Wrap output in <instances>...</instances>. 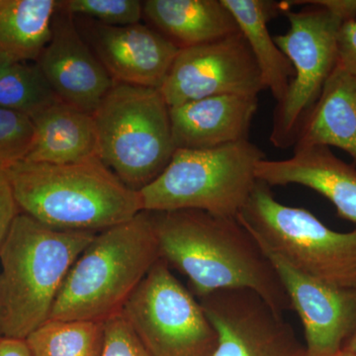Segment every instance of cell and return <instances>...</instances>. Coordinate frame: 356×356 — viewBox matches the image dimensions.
<instances>
[{"label": "cell", "mask_w": 356, "mask_h": 356, "mask_svg": "<svg viewBox=\"0 0 356 356\" xmlns=\"http://www.w3.org/2000/svg\"><path fill=\"white\" fill-rule=\"evenodd\" d=\"M325 356H355V355H353V353H351L350 351L344 350V348H343V350L337 351V353H332V355H325Z\"/></svg>", "instance_id": "obj_33"}, {"label": "cell", "mask_w": 356, "mask_h": 356, "mask_svg": "<svg viewBox=\"0 0 356 356\" xmlns=\"http://www.w3.org/2000/svg\"><path fill=\"white\" fill-rule=\"evenodd\" d=\"M37 65L58 100L92 114L115 81L77 28L76 19L58 7L50 41Z\"/></svg>", "instance_id": "obj_13"}, {"label": "cell", "mask_w": 356, "mask_h": 356, "mask_svg": "<svg viewBox=\"0 0 356 356\" xmlns=\"http://www.w3.org/2000/svg\"><path fill=\"white\" fill-rule=\"evenodd\" d=\"M0 356H32L25 341L13 339H0Z\"/></svg>", "instance_id": "obj_30"}, {"label": "cell", "mask_w": 356, "mask_h": 356, "mask_svg": "<svg viewBox=\"0 0 356 356\" xmlns=\"http://www.w3.org/2000/svg\"><path fill=\"white\" fill-rule=\"evenodd\" d=\"M121 315L151 356H213L218 336L199 300L159 259Z\"/></svg>", "instance_id": "obj_9"}, {"label": "cell", "mask_w": 356, "mask_h": 356, "mask_svg": "<svg viewBox=\"0 0 356 356\" xmlns=\"http://www.w3.org/2000/svg\"><path fill=\"white\" fill-rule=\"evenodd\" d=\"M58 1L0 0V53L35 60L50 41Z\"/></svg>", "instance_id": "obj_21"}, {"label": "cell", "mask_w": 356, "mask_h": 356, "mask_svg": "<svg viewBox=\"0 0 356 356\" xmlns=\"http://www.w3.org/2000/svg\"><path fill=\"white\" fill-rule=\"evenodd\" d=\"M14 63H17L15 58H13L11 56L7 55V54L0 53V76H1L3 72H6L10 65H13Z\"/></svg>", "instance_id": "obj_31"}, {"label": "cell", "mask_w": 356, "mask_h": 356, "mask_svg": "<svg viewBox=\"0 0 356 356\" xmlns=\"http://www.w3.org/2000/svg\"><path fill=\"white\" fill-rule=\"evenodd\" d=\"M168 106L216 95L259 96L261 72L242 33L180 49L159 89Z\"/></svg>", "instance_id": "obj_10"}, {"label": "cell", "mask_w": 356, "mask_h": 356, "mask_svg": "<svg viewBox=\"0 0 356 356\" xmlns=\"http://www.w3.org/2000/svg\"><path fill=\"white\" fill-rule=\"evenodd\" d=\"M161 259L151 214L96 234L70 268L49 320L104 323Z\"/></svg>", "instance_id": "obj_4"}, {"label": "cell", "mask_w": 356, "mask_h": 356, "mask_svg": "<svg viewBox=\"0 0 356 356\" xmlns=\"http://www.w3.org/2000/svg\"><path fill=\"white\" fill-rule=\"evenodd\" d=\"M337 65L356 79V20L346 21L341 25Z\"/></svg>", "instance_id": "obj_28"}, {"label": "cell", "mask_w": 356, "mask_h": 356, "mask_svg": "<svg viewBox=\"0 0 356 356\" xmlns=\"http://www.w3.org/2000/svg\"><path fill=\"white\" fill-rule=\"evenodd\" d=\"M60 102L36 63H14L0 76V108L32 119Z\"/></svg>", "instance_id": "obj_23"}, {"label": "cell", "mask_w": 356, "mask_h": 356, "mask_svg": "<svg viewBox=\"0 0 356 356\" xmlns=\"http://www.w3.org/2000/svg\"><path fill=\"white\" fill-rule=\"evenodd\" d=\"M288 6L306 4L299 11L285 9L289 22L274 42L291 63L294 76L282 102L274 111L269 140L277 149L294 147L307 117L315 107L339 60V35L344 20L314 1H285Z\"/></svg>", "instance_id": "obj_8"}, {"label": "cell", "mask_w": 356, "mask_h": 356, "mask_svg": "<svg viewBox=\"0 0 356 356\" xmlns=\"http://www.w3.org/2000/svg\"><path fill=\"white\" fill-rule=\"evenodd\" d=\"M34 125L25 115L0 108V163L10 166L23 161L31 145Z\"/></svg>", "instance_id": "obj_25"}, {"label": "cell", "mask_w": 356, "mask_h": 356, "mask_svg": "<svg viewBox=\"0 0 356 356\" xmlns=\"http://www.w3.org/2000/svg\"><path fill=\"white\" fill-rule=\"evenodd\" d=\"M356 165L337 158L330 147L295 149L292 158L261 159L255 177L269 187L298 184L324 196L341 219L356 225Z\"/></svg>", "instance_id": "obj_15"}, {"label": "cell", "mask_w": 356, "mask_h": 356, "mask_svg": "<svg viewBox=\"0 0 356 356\" xmlns=\"http://www.w3.org/2000/svg\"><path fill=\"white\" fill-rule=\"evenodd\" d=\"M76 19V18H74ZM76 22L115 83L159 89L180 49L147 25L107 26Z\"/></svg>", "instance_id": "obj_14"}, {"label": "cell", "mask_w": 356, "mask_h": 356, "mask_svg": "<svg viewBox=\"0 0 356 356\" xmlns=\"http://www.w3.org/2000/svg\"><path fill=\"white\" fill-rule=\"evenodd\" d=\"M104 323L48 320L25 339L32 356H102Z\"/></svg>", "instance_id": "obj_22"}, {"label": "cell", "mask_w": 356, "mask_h": 356, "mask_svg": "<svg viewBox=\"0 0 356 356\" xmlns=\"http://www.w3.org/2000/svg\"><path fill=\"white\" fill-rule=\"evenodd\" d=\"M19 213L9 178L8 166L0 163V245Z\"/></svg>", "instance_id": "obj_27"}, {"label": "cell", "mask_w": 356, "mask_h": 356, "mask_svg": "<svg viewBox=\"0 0 356 356\" xmlns=\"http://www.w3.org/2000/svg\"><path fill=\"white\" fill-rule=\"evenodd\" d=\"M2 339V337H1V336H0V339Z\"/></svg>", "instance_id": "obj_34"}, {"label": "cell", "mask_w": 356, "mask_h": 356, "mask_svg": "<svg viewBox=\"0 0 356 356\" xmlns=\"http://www.w3.org/2000/svg\"><path fill=\"white\" fill-rule=\"evenodd\" d=\"M97 233L62 231L24 213L0 245V336L25 341L50 318L70 268Z\"/></svg>", "instance_id": "obj_3"}, {"label": "cell", "mask_w": 356, "mask_h": 356, "mask_svg": "<svg viewBox=\"0 0 356 356\" xmlns=\"http://www.w3.org/2000/svg\"><path fill=\"white\" fill-rule=\"evenodd\" d=\"M222 1L245 37L266 89H269L277 103L282 102L294 76V70L268 30L269 21L281 13V3L269 0Z\"/></svg>", "instance_id": "obj_20"}, {"label": "cell", "mask_w": 356, "mask_h": 356, "mask_svg": "<svg viewBox=\"0 0 356 356\" xmlns=\"http://www.w3.org/2000/svg\"><path fill=\"white\" fill-rule=\"evenodd\" d=\"M257 180L238 220L267 250L304 275L356 287V229L334 231L305 208L284 205Z\"/></svg>", "instance_id": "obj_7"}, {"label": "cell", "mask_w": 356, "mask_h": 356, "mask_svg": "<svg viewBox=\"0 0 356 356\" xmlns=\"http://www.w3.org/2000/svg\"><path fill=\"white\" fill-rule=\"evenodd\" d=\"M92 115L98 158L129 188L142 191L172 161L170 106L159 89L114 83Z\"/></svg>", "instance_id": "obj_5"}, {"label": "cell", "mask_w": 356, "mask_h": 356, "mask_svg": "<svg viewBox=\"0 0 356 356\" xmlns=\"http://www.w3.org/2000/svg\"><path fill=\"white\" fill-rule=\"evenodd\" d=\"M259 96L216 95L170 107L175 149H205L248 140Z\"/></svg>", "instance_id": "obj_16"}, {"label": "cell", "mask_w": 356, "mask_h": 356, "mask_svg": "<svg viewBox=\"0 0 356 356\" xmlns=\"http://www.w3.org/2000/svg\"><path fill=\"white\" fill-rule=\"evenodd\" d=\"M102 356H151L120 314L104 322Z\"/></svg>", "instance_id": "obj_26"}, {"label": "cell", "mask_w": 356, "mask_h": 356, "mask_svg": "<svg viewBox=\"0 0 356 356\" xmlns=\"http://www.w3.org/2000/svg\"><path fill=\"white\" fill-rule=\"evenodd\" d=\"M198 300L217 332L213 356H306L283 313L252 290H219Z\"/></svg>", "instance_id": "obj_11"}, {"label": "cell", "mask_w": 356, "mask_h": 356, "mask_svg": "<svg viewBox=\"0 0 356 356\" xmlns=\"http://www.w3.org/2000/svg\"><path fill=\"white\" fill-rule=\"evenodd\" d=\"M266 154L248 140L205 149H177L165 170L140 191L143 210H199L238 217Z\"/></svg>", "instance_id": "obj_6"}, {"label": "cell", "mask_w": 356, "mask_h": 356, "mask_svg": "<svg viewBox=\"0 0 356 356\" xmlns=\"http://www.w3.org/2000/svg\"><path fill=\"white\" fill-rule=\"evenodd\" d=\"M144 16L179 49L211 43L240 32L222 0H147Z\"/></svg>", "instance_id": "obj_18"}, {"label": "cell", "mask_w": 356, "mask_h": 356, "mask_svg": "<svg viewBox=\"0 0 356 356\" xmlns=\"http://www.w3.org/2000/svg\"><path fill=\"white\" fill-rule=\"evenodd\" d=\"M355 20H356V18H355Z\"/></svg>", "instance_id": "obj_35"}, {"label": "cell", "mask_w": 356, "mask_h": 356, "mask_svg": "<svg viewBox=\"0 0 356 356\" xmlns=\"http://www.w3.org/2000/svg\"><path fill=\"white\" fill-rule=\"evenodd\" d=\"M261 245L280 274L292 310L303 323L306 356L343 350L356 334V287L337 286L304 275Z\"/></svg>", "instance_id": "obj_12"}, {"label": "cell", "mask_w": 356, "mask_h": 356, "mask_svg": "<svg viewBox=\"0 0 356 356\" xmlns=\"http://www.w3.org/2000/svg\"><path fill=\"white\" fill-rule=\"evenodd\" d=\"M343 348L344 350L350 351L351 353H353V355L356 356V334L351 337L350 341L346 344Z\"/></svg>", "instance_id": "obj_32"}, {"label": "cell", "mask_w": 356, "mask_h": 356, "mask_svg": "<svg viewBox=\"0 0 356 356\" xmlns=\"http://www.w3.org/2000/svg\"><path fill=\"white\" fill-rule=\"evenodd\" d=\"M31 145L23 161L67 165L98 156L93 115L58 102L31 119Z\"/></svg>", "instance_id": "obj_17"}, {"label": "cell", "mask_w": 356, "mask_h": 356, "mask_svg": "<svg viewBox=\"0 0 356 356\" xmlns=\"http://www.w3.org/2000/svg\"><path fill=\"white\" fill-rule=\"evenodd\" d=\"M149 213L161 259L188 278L198 299L250 289L280 313L292 310L273 261L238 217L199 210Z\"/></svg>", "instance_id": "obj_1"}, {"label": "cell", "mask_w": 356, "mask_h": 356, "mask_svg": "<svg viewBox=\"0 0 356 356\" xmlns=\"http://www.w3.org/2000/svg\"><path fill=\"white\" fill-rule=\"evenodd\" d=\"M8 175L20 213L51 228L99 233L144 211L140 192L98 156L67 165L21 161Z\"/></svg>", "instance_id": "obj_2"}, {"label": "cell", "mask_w": 356, "mask_h": 356, "mask_svg": "<svg viewBox=\"0 0 356 356\" xmlns=\"http://www.w3.org/2000/svg\"><path fill=\"white\" fill-rule=\"evenodd\" d=\"M311 146L343 149L356 165V79L337 65L293 147Z\"/></svg>", "instance_id": "obj_19"}, {"label": "cell", "mask_w": 356, "mask_h": 356, "mask_svg": "<svg viewBox=\"0 0 356 356\" xmlns=\"http://www.w3.org/2000/svg\"><path fill=\"white\" fill-rule=\"evenodd\" d=\"M58 7L74 17L107 26L138 24L144 17L140 0H64Z\"/></svg>", "instance_id": "obj_24"}, {"label": "cell", "mask_w": 356, "mask_h": 356, "mask_svg": "<svg viewBox=\"0 0 356 356\" xmlns=\"http://www.w3.org/2000/svg\"><path fill=\"white\" fill-rule=\"evenodd\" d=\"M318 6L325 7L341 16L346 21L355 20L356 18V0H317L314 1Z\"/></svg>", "instance_id": "obj_29"}]
</instances>
